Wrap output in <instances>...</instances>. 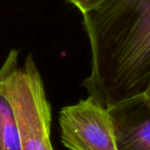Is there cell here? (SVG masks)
I'll return each mask as SVG.
<instances>
[{"instance_id":"2","label":"cell","mask_w":150,"mask_h":150,"mask_svg":"<svg viewBox=\"0 0 150 150\" xmlns=\"http://www.w3.org/2000/svg\"><path fill=\"white\" fill-rule=\"evenodd\" d=\"M12 49L0 69L15 120L21 150H54L50 140L51 107L31 55L19 65Z\"/></svg>"},{"instance_id":"4","label":"cell","mask_w":150,"mask_h":150,"mask_svg":"<svg viewBox=\"0 0 150 150\" xmlns=\"http://www.w3.org/2000/svg\"><path fill=\"white\" fill-rule=\"evenodd\" d=\"M118 150H150V104L144 96L108 109Z\"/></svg>"},{"instance_id":"6","label":"cell","mask_w":150,"mask_h":150,"mask_svg":"<svg viewBox=\"0 0 150 150\" xmlns=\"http://www.w3.org/2000/svg\"><path fill=\"white\" fill-rule=\"evenodd\" d=\"M72 4H74L83 14L91 9L97 6L103 0H69Z\"/></svg>"},{"instance_id":"5","label":"cell","mask_w":150,"mask_h":150,"mask_svg":"<svg viewBox=\"0 0 150 150\" xmlns=\"http://www.w3.org/2000/svg\"><path fill=\"white\" fill-rule=\"evenodd\" d=\"M0 150H21L12 110L0 71Z\"/></svg>"},{"instance_id":"3","label":"cell","mask_w":150,"mask_h":150,"mask_svg":"<svg viewBox=\"0 0 150 150\" xmlns=\"http://www.w3.org/2000/svg\"><path fill=\"white\" fill-rule=\"evenodd\" d=\"M61 140L69 150H118L109 111L91 98L59 113Z\"/></svg>"},{"instance_id":"1","label":"cell","mask_w":150,"mask_h":150,"mask_svg":"<svg viewBox=\"0 0 150 150\" xmlns=\"http://www.w3.org/2000/svg\"><path fill=\"white\" fill-rule=\"evenodd\" d=\"M91 47L83 81L105 109L144 96L150 87V0H103L83 14Z\"/></svg>"},{"instance_id":"7","label":"cell","mask_w":150,"mask_h":150,"mask_svg":"<svg viewBox=\"0 0 150 150\" xmlns=\"http://www.w3.org/2000/svg\"><path fill=\"white\" fill-rule=\"evenodd\" d=\"M144 97L146 98V99L149 101V103L150 104V87L149 88V90L147 91V92H146V94L144 95Z\"/></svg>"}]
</instances>
